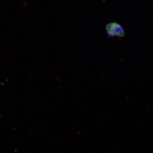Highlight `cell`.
Segmentation results:
<instances>
[{"label": "cell", "instance_id": "1", "mask_svg": "<svg viewBox=\"0 0 153 153\" xmlns=\"http://www.w3.org/2000/svg\"><path fill=\"white\" fill-rule=\"evenodd\" d=\"M106 33L109 37L122 38L125 36V30L120 24L116 22H112L107 24Z\"/></svg>", "mask_w": 153, "mask_h": 153}]
</instances>
